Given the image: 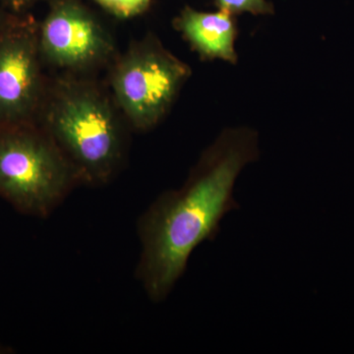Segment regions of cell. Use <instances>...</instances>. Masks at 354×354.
<instances>
[{
	"label": "cell",
	"instance_id": "6da1fadb",
	"mask_svg": "<svg viewBox=\"0 0 354 354\" xmlns=\"http://www.w3.org/2000/svg\"><path fill=\"white\" fill-rule=\"evenodd\" d=\"M259 156L255 129L225 128L202 153L183 187L164 193L140 218L137 276L153 301L167 297L193 251L203 242L213 241L223 216L239 209L234 198L235 181Z\"/></svg>",
	"mask_w": 354,
	"mask_h": 354
},
{
	"label": "cell",
	"instance_id": "7a4b0ae2",
	"mask_svg": "<svg viewBox=\"0 0 354 354\" xmlns=\"http://www.w3.org/2000/svg\"><path fill=\"white\" fill-rule=\"evenodd\" d=\"M122 114L92 76L50 79L38 124L75 169L81 184L100 186L118 174L125 155Z\"/></svg>",
	"mask_w": 354,
	"mask_h": 354
},
{
	"label": "cell",
	"instance_id": "3957f363",
	"mask_svg": "<svg viewBox=\"0 0 354 354\" xmlns=\"http://www.w3.org/2000/svg\"><path fill=\"white\" fill-rule=\"evenodd\" d=\"M78 184L75 169L38 123L0 127V195L14 207L46 216Z\"/></svg>",
	"mask_w": 354,
	"mask_h": 354
},
{
	"label": "cell",
	"instance_id": "277c9868",
	"mask_svg": "<svg viewBox=\"0 0 354 354\" xmlns=\"http://www.w3.org/2000/svg\"><path fill=\"white\" fill-rule=\"evenodd\" d=\"M109 67L111 97L137 131H149L165 120L192 75L189 64L152 32L118 53Z\"/></svg>",
	"mask_w": 354,
	"mask_h": 354
},
{
	"label": "cell",
	"instance_id": "5b68a950",
	"mask_svg": "<svg viewBox=\"0 0 354 354\" xmlns=\"http://www.w3.org/2000/svg\"><path fill=\"white\" fill-rule=\"evenodd\" d=\"M38 35L44 64L60 74L92 76L118 55L111 32L83 0H50Z\"/></svg>",
	"mask_w": 354,
	"mask_h": 354
},
{
	"label": "cell",
	"instance_id": "8992f818",
	"mask_svg": "<svg viewBox=\"0 0 354 354\" xmlns=\"http://www.w3.org/2000/svg\"><path fill=\"white\" fill-rule=\"evenodd\" d=\"M38 34L29 14H12L0 25V127L38 123L50 82Z\"/></svg>",
	"mask_w": 354,
	"mask_h": 354
},
{
	"label": "cell",
	"instance_id": "52a82bcc",
	"mask_svg": "<svg viewBox=\"0 0 354 354\" xmlns=\"http://www.w3.org/2000/svg\"><path fill=\"white\" fill-rule=\"evenodd\" d=\"M172 27L202 62L221 60L232 65L239 64L235 48L239 34L236 16L221 10L200 11L186 6L172 20Z\"/></svg>",
	"mask_w": 354,
	"mask_h": 354
},
{
	"label": "cell",
	"instance_id": "ba28073f",
	"mask_svg": "<svg viewBox=\"0 0 354 354\" xmlns=\"http://www.w3.org/2000/svg\"><path fill=\"white\" fill-rule=\"evenodd\" d=\"M218 10L239 16L249 13L254 16L274 15V4L269 0H214Z\"/></svg>",
	"mask_w": 354,
	"mask_h": 354
},
{
	"label": "cell",
	"instance_id": "9c48e42d",
	"mask_svg": "<svg viewBox=\"0 0 354 354\" xmlns=\"http://www.w3.org/2000/svg\"><path fill=\"white\" fill-rule=\"evenodd\" d=\"M97 6L120 19H130L150 9L152 0H94Z\"/></svg>",
	"mask_w": 354,
	"mask_h": 354
},
{
	"label": "cell",
	"instance_id": "30bf717a",
	"mask_svg": "<svg viewBox=\"0 0 354 354\" xmlns=\"http://www.w3.org/2000/svg\"><path fill=\"white\" fill-rule=\"evenodd\" d=\"M39 0H0V4L8 12L16 15H25Z\"/></svg>",
	"mask_w": 354,
	"mask_h": 354
},
{
	"label": "cell",
	"instance_id": "8fae6325",
	"mask_svg": "<svg viewBox=\"0 0 354 354\" xmlns=\"http://www.w3.org/2000/svg\"><path fill=\"white\" fill-rule=\"evenodd\" d=\"M11 15L12 13L8 12L3 7L0 6V25L3 24Z\"/></svg>",
	"mask_w": 354,
	"mask_h": 354
}]
</instances>
